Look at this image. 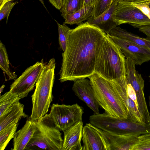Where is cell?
Masks as SVG:
<instances>
[{
	"label": "cell",
	"mask_w": 150,
	"mask_h": 150,
	"mask_svg": "<svg viewBox=\"0 0 150 150\" xmlns=\"http://www.w3.org/2000/svg\"><path fill=\"white\" fill-rule=\"evenodd\" d=\"M97 129L105 139L108 150H132L140 139L139 136L115 134Z\"/></svg>",
	"instance_id": "5bb4252c"
},
{
	"label": "cell",
	"mask_w": 150,
	"mask_h": 150,
	"mask_svg": "<svg viewBox=\"0 0 150 150\" xmlns=\"http://www.w3.org/2000/svg\"><path fill=\"white\" fill-rule=\"evenodd\" d=\"M9 61L5 46L0 41V67L8 77L9 80H15V73L11 71L9 66Z\"/></svg>",
	"instance_id": "7402d4cb"
},
{
	"label": "cell",
	"mask_w": 150,
	"mask_h": 150,
	"mask_svg": "<svg viewBox=\"0 0 150 150\" xmlns=\"http://www.w3.org/2000/svg\"><path fill=\"white\" fill-rule=\"evenodd\" d=\"M16 0H0V8L7 2L11 1H14Z\"/></svg>",
	"instance_id": "e575fe53"
},
{
	"label": "cell",
	"mask_w": 150,
	"mask_h": 150,
	"mask_svg": "<svg viewBox=\"0 0 150 150\" xmlns=\"http://www.w3.org/2000/svg\"><path fill=\"white\" fill-rule=\"evenodd\" d=\"M83 150H108L103 135L97 128L90 123L83 127L82 132Z\"/></svg>",
	"instance_id": "4fadbf2b"
},
{
	"label": "cell",
	"mask_w": 150,
	"mask_h": 150,
	"mask_svg": "<svg viewBox=\"0 0 150 150\" xmlns=\"http://www.w3.org/2000/svg\"><path fill=\"white\" fill-rule=\"evenodd\" d=\"M52 5L57 9L60 10L62 4L63 0H49Z\"/></svg>",
	"instance_id": "4dcf8cb0"
},
{
	"label": "cell",
	"mask_w": 150,
	"mask_h": 150,
	"mask_svg": "<svg viewBox=\"0 0 150 150\" xmlns=\"http://www.w3.org/2000/svg\"><path fill=\"white\" fill-rule=\"evenodd\" d=\"M56 63L50 59L45 65L31 96L32 103L30 119L36 121L47 114L53 98L52 88L54 80Z\"/></svg>",
	"instance_id": "3957f363"
},
{
	"label": "cell",
	"mask_w": 150,
	"mask_h": 150,
	"mask_svg": "<svg viewBox=\"0 0 150 150\" xmlns=\"http://www.w3.org/2000/svg\"><path fill=\"white\" fill-rule=\"evenodd\" d=\"M117 0H99L94 7L92 16L96 18L109 8Z\"/></svg>",
	"instance_id": "484cf974"
},
{
	"label": "cell",
	"mask_w": 150,
	"mask_h": 150,
	"mask_svg": "<svg viewBox=\"0 0 150 150\" xmlns=\"http://www.w3.org/2000/svg\"><path fill=\"white\" fill-rule=\"evenodd\" d=\"M83 112V107L77 103L71 105L52 104L49 114L56 127L63 131L82 121Z\"/></svg>",
	"instance_id": "52a82bcc"
},
{
	"label": "cell",
	"mask_w": 150,
	"mask_h": 150,
	"mask_svg": "<svg viewBox=\"0 0 150 150\" xmlns=\"http://www.w3.org/2000/svg\"><path fill=\"white\" fill-rule=\"evenodd\" d=\"M24 105L19 101L10 110L0 117V131L5 128L18 123L22 117L28 116L24 112Z\"/></svg>",
	"instance_id": "ac0fdd59"
},
{
	"label": "cell",
	"mask_w": 150,
	"mask_h": 150,
	"mask_svg": "<svg viewBox=\"0 0 150 150\" xmlns=\"http://www.w3.org/2000/svg\"><path fill=\"white\" fill-rule=\"evenodd\" d=\"M5 86L4 85H3L0 88V93L1 94L2 92L4 90V88L5 87Z\"/></svg>",
	"instance_id": "d590c367"
},
{
	"label": "cell",
	"mask_w": 150,
	"mask_h": 150,
	"mask_svg": "<svg viewBox=\"0 0 150 150\" xmlns=\"http://www.w3.org/2000/svg\"><path fill=\"white\" fill-rule=\"evenodd\" d=\"M148 6L149 8H150V1L149 2H148Z\"/></svg>",
	"instance_id": "74e56055"
},
{
	"label": "cell",
	"mask_w": 150,
	"mask_h": 150,
	"mask_svg": "<svg viewBox=\"0 0 150 150\" xmlns=\"http://www.w3.org/2000/svg\"><path fill=\"white\" fill-rule=\"evenodd\" d=\"M139 30L145 34L146 38L150 40V24L141 26L139 28Z\"/></svg>",
	"instance_id": "f546056e"
},
{
	"label": "cell",
	"mask_w": 150,
	"mask_h": 150,
	"mask_svg": "<svg viewBox=\"0 0 150 150\" xmlns=\"http://www.w3.org/2000/svg\"><path fill=\"white\" fill-rule=\"evenodd\" d=\"M148 2L138 4H133L139 8L150 19V8L148 6Z\"/></svg>",
	"instance_id": "f1b7e54d"
},
{
	"label": "cell",
	"mask_w": 150,
	"mask_h": 150,
	"mask_svg": "<svg viewBox=\"0 0 150 150\" xmlns=\"http://www.w3.org/2000/svg\"><path fill=\"white\" fill-rule=\"evenodd\" d=\"M83 127V122L81 121L63 131L62 150H83L81 142Z\"/></svg>",
	"instance_id": "9a60e30c"
},
{
	"label": "cell",
	"mask_w": 150,
	"mask_h": 150,
	"mask_svg": "<svg viewBox=\"0 0 150 150\" xmlns=\"http://www.w3.org/2000/svg\"><path fill=\"white\" fill-rule=\"evenodd\" d=\"M18 123L8 126L0 131V150H4L13 138Z\"/></svg>",
	"instance_id": "cb8c5ba5"
},
{
	"label": "cell",
	"mask_w": 150,
	"mask_h": 150,
	"mask_svg": "<svg viewBox=\"0 0 150 150\" xmlns=\"http://www.w3.org/2000/svg\"><path fill=\"white\" fill-rule=\"evenodd\" d=\"M108 34L129 40L150 49V40L142 38L119 27L116 26L113 28Z\"/></svg>",
	"instance_id": "d6986e66"
},
{
	"label": "cell",
	"mask_w": 150,
	"mask_h": 150,
	"mask_svg": "<svg viewBox=\"0 0 150 150\" xmlns=\"http://www.w3.org/2000/svg\"><path fill=\"white\" fill-rule=\"evenodd\" d=\"M98 104L107 114L127 118L126 108L113 83L94 74L88 77Z\"/></svg>",
	"instance_id": "277c9868"
},
{
	"label": "cell",
	"mask_w": 150,
	"mask_h": 150,
	"mask_svg": "<svg viewBox=\"0 0 150 150\" xmlns=\"http://www.w3.org/2000/svg\"><path fill=\"white\" fill-rule=\"evenodd\" d=\"M125 0L129 1L132 4H140L144 3L149 2L150 0Z\"/></svg>",
	"instance_id": "d6a6232c"
},
{
	"label": "cell",
	"mask_w": 150,
	"mask_h": 150,
	"mask_svg": "<svg viewBox=\"0 0 150 150\" xmlns=\"http://www.w3.org/2000/svg\"><path fill=\"white\" fill-rule=\"evenodd\" d=\"M84 0H63L60 10L64 19L68 15L72 14L83 7Z\"/></svg>",
	"instance_id": "603a6c76"
},
{
	"label": "cell",
	"mask_w": 150,
	"mask_h": 150,
	"mask_svg": "<svg viewBox=\"0 0 150 150\" xmlns=\"http://www.w3.org/2000/svg\"><path fill=\"white\" fill-rule=\"evenodd\" d=\"M113 19L117 26L128 24L134 28H139L150 24V19L141 10L125 0L118 1Z\"/></svg>",
	"instance_id": "ba28073f"
},
{
	"label": "cell",
	"mask_w": 150,
	"mask_h": 150,
	"mask_svg": "<svg viewBox=\"0 0 150 150\" xmlns=\"http://www.w3.org/2000/svg\"><path fill=\"white\" fill-rule=\"evenodd\" d=\"M107 35L87 22L71 30L62 53L60 82L88 78L94 74L96 57Z\"/></svg>",
	"instance_id": "6da1fadb"
},
{
	"label": "cell",
	"mask_w": 150,
	"mask_h": 150,
	"mask_svg": "<svg viewBox=\"0 0 150 150\" xmlns=\"http://www.w3.org/2000/svg\"><path fill=\"white\" fill-rule=\"evenodd\" d=\"M112 82L126 108L127 118L136 122L144 123L138 109L135 91L127 77L118 82Z\"/></svg>",
	"instance_id": "30bf717a"
},
{
	"label": "cell",
	"mask_w": 150,
	"mask_h": 150,
	"mask_svg": "<svg viewBox=\"0 0 150 150\" xmlns=\"http://www.w3.org/2000/svg\"><path fill=\"white\" fill-rule=\"evenodd\" d=\"M149 77L150 79V76H149Z\"/></svg>",
	"instance_id": "ab89813d"
},
{
	"label": "cell",
	"mask_w": 150,
	"mask_h": 150,
	"mask_svg": "<svg viewBox=\"0 0 150 150\" xmlns=\"http://www.w3.org/2000/svg\"><path fill=\"white\" fill-rule=\"evenodd\" d=\"M139 137L140 139H150V134H142Z\"/></svg>",
	"instance_id": "836d02e7"
},
{
	"label": "cell",
	"mask_w": 150,
	"mask_h": 150,
	"mask_svg": "<svg viewBox=\"0 0 150 150\" xmlns=\"http://www.w3.org/2000/svg\"><path fill=\"white\" fill-rule=\"evenodd\" d=\"M17 3V1H11L8 2L0 8V20L1 21L6 17V23H7L9 16L12 9Z\"/></svg>",
	"instance_id": "4316f807"
},
{
	"label": "cell",
	"mask_w": 150,
	"mask_h": 150,
	"mask_svg": "<svg viewBox=\"0 0 150 150\" xmlns=\"http://www.w3.org/2000/svg\"><path fill=\"white\" fill-rule=\"evenodd\" d=\"M90 123L102 130L120 135L140 136L150 134V123L112 116L105 112L90 116Z\"/></svg>",
	"instance_id": "5b68a950"
},
{
	"label": "cell",
	"mask_w": 150,
	"mask_h": 150,
	"mask_svg": "<svg viewBox=\"0 0 150 150\" xmlns=\"http://www.w3.org/2000/svg\"><path fill=\"white\" fill-rule=\"evenodd\" d=\"M72 89L76 95L84 102L95 114L99 113V105L89 79L85 78L74 80Z\"/></svg>",
	"instance_id": "7c38bea8"
},
{
	"label": "cell",
	"mask_w": 150,
	"mask_h": 150,
	"mask_svg": "<svg viewBox=\"0 0 150 150\" xmlns=\"http://www.w3.org/2000/svg\"><path fill=\"white\" fill-rule=\"evenodd\" d=\"M125 57L119 46L107 35L97 56L94 74L112 82L126 78Z\"/></svg>",
	"instance_id": "7a4b0ae2"
},
{
	"label": "cell",
	"mask_w": 150,
	"mask_h": 150,
	"mask_svg": "<svg viewBox=\"0 0 150 150\" xmlns=\"http://www.w3.org/2000/svg\"><path fill=\"white\" fill-rule=\"evenodd\" d=\"M33 137L25 150H62L63 140L50 114L36 121Z\"/></svg>",
	"instance_id": "8992f818"
},
{
	"label": "cell",
	"mask_w": 150,
	"mask_h": 150,
	"mask_svg": "<svg viewBox=\"0 0 150 150\" xmlns=\"http://www.w3.org/2000/svg\"><path fill=\"white\" fill-rule=\"evenodd\" d=\"M21 99L10 91L0 96V117L11 110Z\"/></svg>",
	"instance_id": "44dd1931"
},
{
	"label": "cell",
	"mask_w": 150,
	"mask_h": 150,
	"mask_svg": "<svg viewBox=\"0 0 150 150\" xmlns=\"http://www.w3.org/2000/svg\"><path fill=\"white\" fill-rule=\"evenodd\" d=\"M39 0L41 2V3L42 4V5H43L45 8L46 9H47L46 8V7L45 6V4H44V0Z\"/></svg>",
	"instance_id": "8d00e7d4"
},
{
	"label": "cell",
	"mask_w": 150,
	"mask_h": 150,
	"mask_svg": "<svg viewBox=\"0 0 150 150\" xmlns=\"http://www.w3.org/2000/svg\"><path fill=\"white\" fill-rule=\"evenodd\" d=\"M117 1H115L109 8L97 17L93 18L91 16L86 22L97 27L107 35L108 34L113 28L117 26L113 19V15Z\"/></svg>",
	"instance_id": "e0dca14e"
},
{
	"label": "cell",
	"mask_w": 150,
	"mask_h": 150,
	"mask_svg": "<svg viewBox=\"0 0 150 150\" xmlns=\"http://www.w3.org/2000/svg\"><path fill=\"white\" fill-rule=\"evenodd\" d=\"M99 0H84L83 7L95 6Z\"/></svg>",
	"instance_id": "1f68e13d"
},
{
	"label": "cell",
	"mask_w": 150,
	"mask_h": 150,
	"mask_svg": "<svg viewBox=\"0 0 150 150\" xmlns=\"http://www.w3.org/2000/svg\"><path fill=\"white\" fill-rule=\"evenodd\" d=\"M93 8L92 6L83 7L75 13L67 15L63 23L79 25L92 16Z\"/></svg>",
	"instance_id": "ffe728a7"
},
{
	"label": "cell",
	"mask_w": 150,
	"mask_h": 150,
	"mask_svg": "<svg viewBox=\"0 0 150 150\" xmlns=\"http://www.w3.org/2000/svg\"><path fill=\"white\" fill-rule=\"evenodd\" d=\"M149 106L150 108V95L149 97Z\"/></svg>",
	"instance_id": "f35d334b"
},
{
	"label": "cell",
	"mask_w": 150,
	"mask_h": 150,
	"mask_svg": "<svg viewBox=\"0 0 150 150\" xmlns=\"http://www.w3.org/2000/svg\"><path fill=\"white\" fill-rule=\"evenodd\" d=\"M43 59L28 67L10 85L11 91L21 98L26 97L36 86L45 65Z\"/></svg>",
	"instance_id": "9c48e42d"
},
{
	"label": "cell",
	"mask_w": 150,
	"mask_h": 150,
	"mask_svg": "<svg viewBox=\"0 0 150 150\" xmlns=\"http://www.w3.org/2000/svg\"><path fill=\"white\" fill-rule=\"evenodd\" d=\"M108 35L119 46L125 58L134 60L136 65H141L150 61L149 48L125 39Z\"/></svg>",
	"instance_id": "8fae6325"
},
{
	"label": "cell",
	"mask_w": 150,
	"mask_h": 150,
	"mask_svg": "<svg viewBox=\"0 0 150 150\" xmlns=\"http://www.w3.org/2000/svg\"><path fill=\"white\" fill-rule=\"evenodd\" d=\"M36 121L30 119L27 120L20 129L15 132L11 150H23L33 137L36 129Z\"/></svg>",
	"instance_id": "2e32d148"
},
{
	"label": "cell",
	"mask_w": 150,
	"mask_h": 150,
	"mask_svg": "<svg viewBox=\"0 0 150 150\" xmlns=\"http://www.w3.org/2000/svg\"><path fill=\"white\" fill-rule=\"evenodd\" d=\"M149 123H150V122Z\"/></svg>",
	"instance_id": "60d3db41"
},
{
	"label": "cell",
	"mask_w": 150,
	"mask_h": 150,
	"mask_svg": "<svg viewBox=\"0 0 150 150\" xmlns=\"http://www.w3.org/2000/svg\"><path fill=\"white\" fill-rule=\"evenodd\" d=\"M59 35V42L60 48L64 52L66 48L69 34L72 29L65 24L57 23Z\"/></svg>",
	"instance_id": "d4e9b609"
},
{
	"label": "cell",
	"mask_w": 150,
	"mask_h": 150,
	"mask_svg": "<svg viewBox=\"0 0 150 150\" xmlns=\"http://www.w3.org/2000/svg\"><path fill=\"white\" fill-rule=\"evenodd\" d=\"M132 150H150V139H140Z\"/></svg>",
	"instance_id": "83f0119b"
}]
</instances>
